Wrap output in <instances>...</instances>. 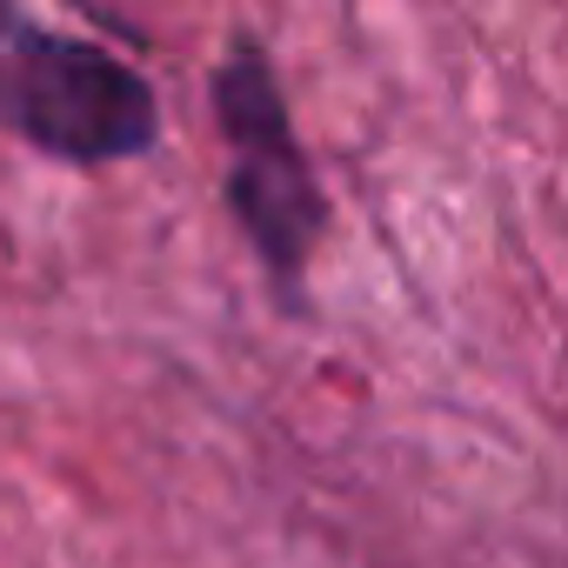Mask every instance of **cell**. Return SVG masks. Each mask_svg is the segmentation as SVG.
Listing matches in <instances>:
<instances>
[{"label":"cell","mask_w":568,"mask_h":568,"mask_svg":"<svg viewBox=\"0 0 568 568\" xmlns=\"http://www.w3.org/2000/svg\"><path fill=\"white\" fill-rule=\"evenodd\" d=\"M214 108H221V128L234 141V207L247 221V234L261 241V254L295 274L302 254L315 247L322 234V187L288 134V114H281V94L267 81V61L254 48H241L227 61V74L214 81Z\"/></svg>","instance_id":"obj_2"},{"label":"cell","mask_w":568,"mask_h":568,"mask_svg":"<svg viewBox=\"0 0 568 568\" xmlns=\"http://www.w3.org/2000/svg\"><path fill=\"white\" fill-rule=\"evenodd\" d=\"M0 121L61 161H121L154 141V94L114 48L0 14Z\"/></svg>","instance_id":"obj_1"}]
</instances>
